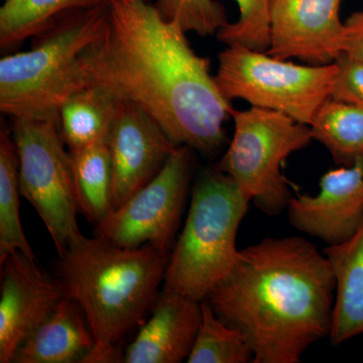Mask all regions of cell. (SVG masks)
Instances as JSON below:
<instances>
[{
    "label": "cell",
    "instance_id": "ffe728a7",
    "mask_svg": "<svg viewBox=\"0 0 363 363\" xmlns=\"http://www.w3.org/2000/svg\"><path fill=\"white\" fill-rule=\"evenodd\" d=\"M310 128L313 140L328 150L336 164L350 167L363 162V108L329 98Z\"/></svg>",
    "mask_w": 363,
    "mask_h": 363
},
{
    "label": "cell",
    "instance_id": "5bb4252c",
    "mask_svg": "<svg viewBox=\"0 0 363 363\" xmlns=\"http://www.w3.org/2000/svg\"><path fill=\"white\" fill-rule=\"evenodd\" d=\"M202 320V302L162 290L149 319L124 351L125 363H179L188 359Z\"/></svg>",
    "mask_w": 363,
    "mask_h": 363
},
{
    "label": "cell",
    "instance_id": "cb8c5ba5",
    "mask_svg": "<svg viewBox=\"0 0 363 363\" xmlns=\"http://www.w3.org/2000/svg\"><path fill=\"white\" fill-rule=\"evenodd\" d=\"M154 6L164 20L201 37L217 35L228 23L225 9L216 0H157Z\"/></svg>",
    "mask_w": 363,
    "mask_h": 363
},
{
    "label": "cell",
    "instance_id": "9c48e42d",
    "mask_svg": "<svg viewBox=\"0 0 363 363\" xmlns=\"http://www.w3.org/2000/svg\"><path fill=\"white\" fill-rule=\"evenodd\" d=\"M192 149L178 145L161 172L96 225V235L124 248L169 252L185 208Z\"/></svg>",
    "mask_w": 363,
    "mask_h": 363
},
{
    "label": "cell",
    "instance_id": "7402d4cb",
    "mask_svg": "<svg viewBox=\"0 0 363 363\" xmlns=\"http://www.w3.org/2000/svg\"><path fill=\"white\" fill-rule=\"evenodd\" d=\"M187 362L253 363V353L245 336L222 321L203 301L201 324Z\"/></svg>",
    "mask_w": 363,
    "mask_h": 363
},
{
    "label": "cell",
    "instance_id": "d4e9b609",
    "mask_svg": "<svg viewBox=\"0 0 363 363\" xmlns=\"http://www.w3.org/2000/svg\"><path fill=\"white\" fill-rule=\"evenodd\" d=\"M332 99L363 108V62L341 55L335 62Z\"/></svg>",
    "mask_w": 363,
    "mask_h": 363
},
{
    "label": "cell",
    "instance_id": "ba28073f",
    "mask_svg": "<svg viewBox=\"0 0 363 363\" xmlns=\"http://www.w3.org/2000/svg\"><path fill=\"white\" fill-rule=\"evenodd\" d=\"M11 136L20 162L21 193L35 208L59 257L82 236L71 157L52 121L13 118Z\"/></svg>",
    "mask_w": 363,
    "mask_h": 363
},
{
    "label": "cell",
    "instance_id": "30bf717a",
    "mask_svg": "<svg viewBox=\"0 0 363 363\" xmlns=\"http://www.w3.org/2000/svg\"><path fill=\"white\" fill-rule=\"evenodd\" d=\"M340 4L341 0H272L267 54L308 65L334 63L345 49Z\"/></svg>",
    "mask_w": 363,
    "mask_h": 363
},
{
    "label": "cell",
    "instance_id": "d6986e66",
    "mask_svg": "<svg viewBox=\"0 0 363 363\" xmlns=\"http://www.w3.org/2000/svg\"><path fill=\"white\" fill-rule=\"evenodd\" d=\"M108 0H6L0 7V47L11 50L47 30L62 16Z\"/></svg>",
    "mask_w": 363,
    "mask_h": 363
},
{
    "label": "cell",
    "instance_id": "6da1fadb",
    "mask_svg": "<svg viewBox=\"0 0 363 363\" xmlns=\"http://www.w3.org/2000/svg\"><path fill=\"white\" fill-rule=\"evenodd\" d=\"M102 37L81 61L86 84L140 107L176 145L205 156L220 152L233 106L196 54L186 32L147 0H108Z\"/></svg>",
    "mask_w": 363,
    "mask_h": 363
},
{
    "label": "cell",
    "instance_id": "ac0fdd59",
    "mask_svg": "<svg viewBox=\"0 0 363 363\" xmlns=\"http://www.w3.org/2000/svg\"><path fill=\"white\" fill-rule=\"evenodd\" d=\"M79 210L95 225L113 210V177L107 143L70 150Z\"/></svg>",
    "mask_w": 363,
    "mask_h": 363
},
{
    "label": "cell",
    "instance_id": "e0dca14e",
    "mask_svg": "<svg viewBox=\"0 0 363 363\" xmlns=\"http://www.w3.org/2000/svg\"><path fill=\"white\" fill-rule=\"evenodd\" d=\"M121 100L108 90L88 85L60 108V133L68 150L107 143Z\"/></svg>",
    "mask_w": 363,
    "mask_h": 363
},
{
    "label": "cell",
    "instance_id": "484cf974",
    "mask_svg": "<svg viewBox=\"0 0 363 363\" xmlns=\"http://www.w3.org/2000/svg\"><path fill=\"white\" fill-rule=\"evenodd\" d=\"M344 25L346 28V42L343 54L363 62V9L351 14Z\"/></svg>",
    "mask_w": 363,
    "mask_h": 363
},
{
    "label": "cell",
    "instance_id": "8fae6325",
    "mask_svg": "<svg viewBox=\"0 0 363 363\" xmlns=\"http://www.w3.org/2000/svg\"><path fill=\"white\" fill-rule=\"evenodd\" d=\"M1 264L0 363L13 362L16 350L66 297L61 281L16 252Z\"/></svg>",
    "mask_w": 363,
    "mask_h": 363
},
{
    "label": "cell",
    "instance_id": "52a82bcc",
    "mask_svg": "<svg viewBox=\"0 0 363 363\" xmlns=\"http://www.w3.org/2000/svg\"><path fill=\"white\" fill-rule=\"evenodd\" d=\"M216 84L227 101L281 112L309 125L331 96L335 63L298 65L267 52L233 45L219 54Z\"/></svg>",
    "mask_w": 363,
    "mask_h": 363
},
{
    "label": "cell",
    "instance_id": "3957f363",
    "mask_svg": "<svg viewBox=\"0 0 363 363\" xmlns=\"http://www.w3.org/2000/svg\"><path fill=\"white\" fill-rule=\"evenodd\" d=\"M169 252L150 245L124 248L81 236L60 257L59 281L82 308L95 345L84 363L123 362L121 343L142 326L156 302Z\"/></svg>",
    "mask_w": 363,
    "mask_h": 363
},
{
    "label": "cell",
    "instance_id": "7a4b0ae2",
    "mask_svg": "<svg viewBox=\"0 0 363 363\" xmlns=\"http://www.w3.org/2000/svg\"><path fill=\"white\" fill-rule=\"evenodd\" d=\"M334 297L324 253L305 238L286 236L240 250L233 269L204 301L245 336L253 363H298L330 334Z\"/></svg>",
    "mask_w": 363,
    "mask_h": 363
},
{
    "label": "cell",
    "instance_id": "5b68a950",
    "mask_svg": "<svg viewBox=\"0 0 363 363\" xmlns=\"http://www.w3.org/2000/svg\"><path fill=\"white\" fill-rule=\"evenodd\" d=\"M250 204L220 169L203 172L193 189L183 230L169 255L162 290L203 302L238 260L236 236Z\"/></svg>",
    "mask_w": 363,
    "mask_h": 363
},
{
    "label": "cell",
    "instance_id": "2e32d148",
    "mask_svg": "<svg viewBox=\"0 0 363 363\" xmlns=\"http://www.w3.org/2000/svg\"><path fill=\"white\" fill-rule=\"evenodd\" d=\"M335 281L331 343L363 334V222L350 240L323 250Z\"/></svg>",
    "mask_w": 363,
    "mask_h": 363
},
{
    "label": "cell",
    "instance_id": "8992f818",
    "mask_svg": "<svg viewBox=\"0 0 363 363\" xmlns=\"http://www.w3.org/2000/svg\"><path fill=\"white\" fill-rule=\"evenodd\" d=\"M234 135L217 168L250 203L269 216L281 214L293 197L281 166L313 140L309 125L281 112L252 107L231 109Z\"/></svg>",
    "mask_w": 363,
    "mask_h": 363
},
{
    "label": "cell",
    "instance_id": "277c9868",
    "mask_svg": "<svg viewBox=\"0 0 363 363\" xmlns=\"http://www.w3.org/2000/svg\"><path fill=\"white\" fill-rule=\"evenodd\" d=\"M107 21V4L73 11L33 38L30 51L0 60L2 113L60 124L62 104L87 86L81 61L104 35Z\"/></svg>",
    "mask_w": 363,
    "mask_h": 363
},
{
    "label": "cell",
    "instance_id": "9a60e30c",
    "mask_svg": "<svg viewBox=\"0 0 363 363\" xmlns=\"http://www.w3.org/2000/svg\"><path fill=\"white\" fill-rule=\"evenodd\" d=\"M95 345L81 306L66 297L39 328L23 341L14 363H84Z\"/></svg>",
    "mask_w": 363,
    "mask_h": 363
},
{
    "label": "cell",
    "instance_id": "44dd1931",
    "mask_svg": "<svg viewBox=\"0 0 363 363\" xmlns=\"http://www.w3.org/2000/svg\"><path fill=\"white\" fill-rule=\"evenodd\" d=\"M20 162L11 135L0 133V264L21 252L37 259L26 240L20 212Z\"/></svg>",
    "mask_w": 363,
    "mask_h": 363
},
{
    "label": "cell",
    "instance_id": "7c38bea8",
    "mask_svg": "<svg viewBox=\"0 0 363 363\" xmlns=\"http://www.w3.org/2000/svg\"><path fill=\"white\" fill-rule=\"evenodd\" d=\"M107 145L113 177V210L150 183L178 147L147 112L121 100Z\"/></svg>",
    "mask_w": 363,
    "mask_h": 363
},
{
    "label": "cell",
    "instance_id": "4fadbf2b",
    "mask_svg": "<svg viewBox=\"0 0 363 363\" xmlns=\"http://www.w3.org/2000/svg\"><path fill=\"white\" fill-rule=\"evenodd\" d=\"M317 195L289 201L290 223L328 245L350 240L363 222V162L330 169L322 176Z\"/></svg>",
    "mask_w": 363,
    "mask_h": 363
},
{
    "label": "cell",
    "instance_id": "603a6c76",
    "mask_svg": "<svg viewBox=\"0 0 363 363\" xmlns=\"http://www.w3.org/2000/svg\"><path fill=\"white\" fill-rule=\"evenodd\" d=\"M240 18L227 23L217 38L227 47L240 45L255 51L267 52L271 45L272 0H234Z\"/></svg>",
    "mask_w": 363,
    "mask_h": 363
}]
</instances>
